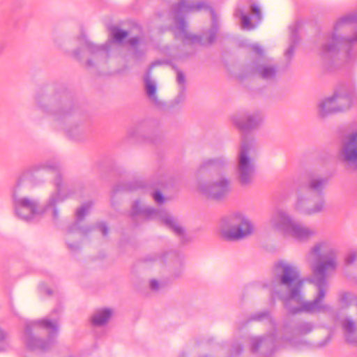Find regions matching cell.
I'll list each match as a JSON object with an SVG mask.
<instances>
[{
	"label": "cell",
	"instance_id": "obj_16",
	"mask_svg": "<svg viewBox=\"0 0 357 357\" xmlns=\"http://www.w3.org/2000/svg\"><path fill=\"white\" fill-rule=\"evenodd\" d=\"M307 262L313 275L328 283L337 267V252L330 242L321 241L312 246Z\"/></svg>",
	"mask_w": 357,
	"mask_h": 357
},
{
	"label": "cell",
	"instance_id": "obj_25",
	"mask_svg": "<svg viewBox=\"0 0 357 357\" xmlns=\"http://www.w3.org/2000/svg\"><path fill=\"white\" fill-rule=\"evenodd\" d=\"M273 225L275 229L296 241L306 242L314 236V231L312 229L294 220L283 211H278L275 213L273 217Z\"/></svg>",
	"mask_w": 357,
	"mask_h": 357
},
{
	"label": "cell",
	"instance_id": "obj_3",
	"mask_svg": "<svg viewBox=\"0 0 357 357\" xmlns=\"http://www.w3.org/2000/svg\"><path fill=\"white\" fill-rule=\"evenodd\" d=\"M61 187L62 175L56 167L41 165L26 171L14 188L16 216L24 221L38 218L54 206Z\"/></svg>",
	"mask_w": 357,
	"mask_h": 357
},
{
	"label": "cell",
	"instance_id": "obj_15",
	"mask_svg": "<svg viewBox=\"0 0 357 357\" xmlns=\"http://www.w3.org/2000/svg\"><path fill=\"white\" fill-rule=\"evenodd\" d=\"M273 305L275 294L271 286L265 282H250L242 289L240 308L248 317L269 314Z\"/></svg>",
	"mask_w": 357,
	"mask_h": 357
},
{
	"label": "cell",
	"instance_id": "obj_17",
	"mask_svg": "<svg viewBox=\"0 0 357 357\" xmlns=\"http://www.w3.org/2000/svg\"><path fill=\"white\" fill-rule=\"evenodd\" d=\"M326 289L327 283L317 279L314 275L301 279L289 300L285 303L286 306L289 307L290 310H294L319 305L325 296Z\"/></svg>",
	"mask_w": 357,
	"mask_h": 357
},
{
	"label": "cell",
	"instance_id": "obj_27",
	"mask_svg": "<svg viewBox=\"0 0 357 357\" xmlns=\"http://www.w3.org/2000/svg\"><path fill=\"white\" fill-rule=\"evenodd\" d=\"M263 12L258 0H239L236 8V20L244 30H254L262 22Z\"/></svg>",
	"mask_w": 357,
	"mask_h": 357
},
{
	"label": "cell",
	"instance_id": "obj_9",
	"mask_svg": "<svg viewBox=\"0 0 357 357\" xmlns=\"http://www.w3.org/2000/svg\"><path fill=\"white\" fill-rule=\"evenodd\" d=\"M145 89L149 99L164 110H173L183 102L185 77L169 61H156L145 74Z\"/></svg>",
	"mask_w": 357,
	"mask_h": 357
},
{
	"label": "cell",
	"instance_id": "obj_33",
	"mask_svg": "<svg viewBox=\"0 0 357 357\" xmlns=\"http://www.w3.org/2000/svg\"><path fill=\"white\" fill-rule=\"evenodd\" d=\"M356 259V252L353 250L347 257L346 261H344V268H342L344 277L349 281L352 282V283H355L357 280Z\"/></svg>",
	"mask_w": 357,
	"mask_h": 357
},
{
	"label": "cell",
	"instance_id": "obj_24",
	"mask_svg": "<svg viewBox=\"0 0 357 357\" xmlns=\"http://www.w3.org/2000/svg\"><path fill=\"white\" fill-rule=\"evenodd\" d=\"M257 148L254 139L246 137L239 148L237 160L238 181L241 185H248L254 179L256 171Z\"/></svg>",
	"mask_w": 357,
	"mask_h": 357
},
{
	"label": "cell",
	"instance_id": "obj_31",
	"mask_svg": "<svg viewBox=\"0 0 357 357\" xmlns=\"http://www.w3.org/2000/svg\"><path fill=\"white\" fill-rule=\"evenodd\" d=\"M331 36L355 45L357 36V22L355 13L348 14V15L340 18L334 26Z\"/></svg>",
	"mask_w": 357,
	"mask_h": 357
},
{
	"label": "cell",
	"instance_id": "obj_35",
	"mask_svg": "<svg viewBox=\"0 0 357 357\" xmlns=\"http://www.w3.org/2000/svg\"><path fill=\"white\" fill-rule=\"evenodd\" d=\"M6 344H7V335L3 330L0 329V351L5 349Z\"/></svg>",
	"mask_w": 357,
	"mask_h": 357
},
{
	"label": "cell",
	"instance_id": "obj_22",
	"mask_svg": "<svg viewBox=\"0 0 357 357\" xmlns=\"http://www.w3.org/2000/svg\"><path fill=\"white\" fill-rule=\"evenodd\" d=\"M219 236L227 241H239L250 237L254 233L252 221L240 213L225 215L217 227Z\"/></svg>",
	"mask_w": 357,
	"mask_h": 357
},
{
	"label": "cell",
	"instance_id": "obj_8",
	"mask_svg": "<svg viewBox=\"0 0 357 357\" xmlns=\"http://www.w3.org/2000/svg\"><path fill=\"white\" fill-rule=\"evenodd\" d=\"M277 333L271 314L248 317L229 346V356H268L275 351Z\"/></svg>",
	"mask_w": 357,
	"mask_h": 357
},
{
	"label": "cell",
	"instance_id": "obj_21",
	"mask_svg": "<svg viewBox=\"0 0 357 357\" xmlns=\"http://www.w3.org/2000/svg\"><path fill=\"white\" fill-rule=\"evenodd\" d=\"M58 331L59 328L53 321L43 319L29 324L24 331L26 346L33 351L47 350L57 338Z\"/></svg>",
	"mask_w": 357,
	"mask_h": 357
},
{
	"label": "cell",
	"instance_id": "obj_4",
	"mask_svg": "<svg viewBox=\"0 0 357 357\" xmlns=\"http://www.w3.org/2000/svg\"><path fill=\"white\" fill-rule=\"evenodd\" d=\"M221 57L229 75L252 91L264 89L277 76L275 66L267 59L263 50L242 37L225 36L221 45Z\"/></svg>",
	"mask_w": 357,
	"mask_h": 357
},
{
	"label": "cell",
	"instance_id": "obj_28",
	"mask_svg": "<svg viewBox=\"0 0 357 357\" xmlns=\"http://www.w3.org/2000/svg\"><path fill=\"white\" fill-rule=\"evenodd\" d=\"M353 105L351 93L344 87L336 89L330 97L326 98L319 105V114L321 118L348 112Z\"/></svg>",
	"mask_w": 357,
	"mask_h": 357
},
{
	"label": "cell",
	"instance_id": "obj_7",
	"mask_svg": "<svg viewBox=\"0 0 357 357\" xmlns=\"http://www.w3.org/2000/svg\"><path fill=\"white\" fill-rule=\"evenodd\" d=\"M172 190L166 185H124L112 191V208L126 216L150 217L172 197Z\"/></svg>",
	"mask_w": 357,
	"mask_h": 357
},
{
	"label": "cell",
	"instance_id": "obj_20",
	"mask_svg": "<svg viewBox=\"0 0 357 357\" xmlns=\"http://www.w3.org/2000/svg\"><path fill=\"white\" fill-rule=\"evenodd\" d=\"M337 321L342 325V333L347 344L356 346V296L352 292H342L338 298Z\"/></svg>",
	"mask_w": 357,
	"mask_h": 357
},
{
	"label": "cell",
	"instance_id": "obj_1",
	"mask_svg": "<svg viewBox=\"0 0 357 357\" xmlns=\"http://www.w3.org/2000/svg\"><path fill=\"white\" fill-rule=\"evenodd\" d=\"M101 22L102 40L76 20H66L54 28V41L85 70L100 76L124 74L139 66L146 54L141 26L130 20L103 18Z\"/></svg>",
	"mask_w": 357,
	"mask_h": 357
},
{
	"label": "cell",
	"instance_id": "obj_14",
	"mask_svg": "<svg viewBox=\"0 0 357 357\" xmlns=\"http://www.w3.org/2000/svg\"><path fill=\"white\" fill-rule=\"evenodd\" d=\"M35 102L43 112L52 116H70L76 109L72 91L57 82L43 84L35 93Z\"/></svg>",
	"mask_w": 357,
	"mask_h": 357
},
{
	"label": "cell",
	"instance_id": "obj_29",
	"mask_svg": "<svg viewBox=\"0 0 357 357\" xmlns=\"http://www.w3.org/2000/svg\"><path fill=\"white\" fill-rule=\"evenodd\" d=\"M305 168L311 179L327 181L333 172L334 164L329 156L311 155L305 162Z\"/></svg>",
	"mask_w": 357,
	"mask_h": 357
},
{
	"label": "cell",
	"instance_id": "obj_26",
	"mask_svg": "<svg viewBox=\"0 0 357 357\" xmlns=\"http://www.w3.org/2000/svg\"><path fill=\"white\" fill-rule=\"evenodd\" d=\"M183 356H229V347L215 338H199L185 347Z\"/></svg>",
	"mask_w": 357,
	"mask_h": 357
},
{
	"label": "cell",
	"instance_id": "obj_19",
	"mask_svg": "<svg viewBox=\"0 0 357 357\" xmlns=\"http://www.w3.org/2000/svg\"><path fill=\"white\" fill-rule=\"evenodd\" d=\"M325 183L326 181L310 179L308 183L298 188L294 202L296 212L308 216L321 213L325 206Z\"/></svg>",
	"mask_w": 357,
	"mask_h": 357
},
{
	"label": "cell",
	"instance_id": "obj_11",
	"mask_svg": "<svg viewBox=\"0 0 357 357\" xmlns=\"http://www.w3.org/2000/svg\"><path fill=\"white\" fill-rule=\"evenodd\" d=\"M175 18L183 34L194 45H210L218 34V18L210 6L202 3H179Z\"/></svg>",
	"mask_w": 357,
	"mask_h": 357
},
{
	"label": "cell",
	"instance_id": "obj_34",
	"mask_svg": "<svg viewBox=\"0 0 357 357\" xmlns=\"http://www.w3.org/2000/svg\"><path fill=\"white\" fill-rule=\"evenodd\" d=\"M112 311L108 308L100 309L93 314V324L95 326H103L112 319Z\"/></svg>",
	"mask_w": 357,
	"mask_h": 357
},
{
	"label": "cell",
	"instance_id": "obj_6",
	"mask_svg": "<svg viewBox=\"0 0 357 357\" xmlns=\"http://www.w3.org/2000/svg\"><path fill=\"white\" fill-rule=\"evenodd\" d=\"M183 269V254L175 250H165L137 260L131 268V284L143 296H155L176 282Z\"/></svg>",
	"mask_w": 357,
	"mask_h": 357
},
{
	"label": "cell",
	"instance_id": "obj_2",
	"mask_svg": "<svg viewBox=\"0 0 357 357\" xmlns=\"http://www.w3.org/2000/svg\"><path fill=\"white\" fill-rule=\"evenodd\" d=\"M66 245L73 256L84 265L97 266L110 262L118 254L122 231L110 218H86L68 229Z\"/></svg>",
	"mask_w": 357,
	"mask_h": 357
},
{
	"label": "cell",
	"instance_id": "obj_36",
	"mask_svg": "<svg viewBox=\"0 0 357 357\" xmlns=\"http://www.w3.org/2000/svg\"><path fill=\"white\" fill-rule=\"evenodd\" d=\"M167 3H174V5H179L181 3V0H166Z\"/></svg>",
	"mask_w": 357,
	"mask_h": 357
},
{
	"label": "cell",
	"instance_id": "obj_10",
	"mask_svg": "<svg viewBox=\"0 0 357 357\" xmlns=\"http://www.w3.org/2000/svg\"><path fill=\"white\" fill-rule=\"evenodd\" d=\"M148 36L154 47L172 59H188L195 52V45L183 34L175 15L158 13L150 20Z\"/></svg>",
	"mask_w": 357,
	"mask_h": 357
},
{
	"label": "cell",
	"instance_id": "obj_5",
	"mask_svg": "<svg viewBox=\"0 0 357 357\" xmlns=\"http://www.w3.org/2000/svg\"><path fill=\"white\" fill-rule=\"evenodd\" d=\"M337 323L335 311L327 306L294 309L284 321L282 335L292 346L321 348L333 337Z\"/></svg>",
	"mask_w": 357,
	"mask_h": 357
},
{
	"label": "cell",
	"instance_id": "obj_12",
	"mask_svg": "<svg viewBox=\"0 0 357 357\" xmlns=\"http://www.w3.org/2000/svg\"><path fill=\"white\" fill-rule=\"evenodd\" d=\"M196 185L204 197L220 202L229 196L231 178L225 158H212L200 165L195 175Z\"/></svg>",
	"mask_w": 357,
	"mask_h": 357
},
{
	"label": "cell",
	"instance_id": "obj_32",
	"mask_svg": "<svg viewBox=\"0 0 357 357\" xmlns=\"http://www.w3.org/2000/svg\"><path fill=\"white\" fill-rule=\"evenodd\" d=\"M356 132L350 133L340 148V160L349 169L355 170L357 165Z\"/></svg>",
	"mask_w": 357,
	"mask_h": 357
},
{
	"label": "cell",
	"instance_id": "obj_13",
	"mask_svg": "<svg viewBox=\"0 0 357 357\" xmlns=\"http://www.w3.org/2000/svg\"><path fill=\"white\" fill-rule=\"evenodd\" d=\"M93 206V198L84 191H73L54 204V222L59 229H68L82 222Z\"/></svg>",
	"mask_w": 357,
	"mask_h": 357
},
{
	"label": "cell",
	"instance_id": "obj_23",
	"mask_svg": "<svg viewBox=\"0 0 357 357\" xmlns=\"http://www.w3.org/2000/svg\"><path fill=\"white\" fill-rule=\"evenodd\" d=\"M353 43L330 36L321 50V61L326 68L337 70L349 61L352 53Z\"/></svg>",
	"mask_w": 357,
	"mask_h": 357
},
{
	"label": "cell",
	"instance_id": "obj_30",
	"mask_svg": "<svg viewBox=\"0 0 357 357\" xmlns=\"http://www.w3.org/2000/svg\"><path fill=\"white\" fill-rule=\"evenodd\" d=\"M231 122L241 132L250 133L261 126L263 114L257 110H240L231 116Z\"/></svg>",
	"mask_w": 357,
	"mask_h": 357
},
{
	"label": "cell",
	"instance_id": "obj_18",
	"mask_svg": "<svg viewBox=\"0 0 357 357\" xmlns=\"http://www.w3.org/2000/svg\"><path fill=\"white\" fill-rule=\"evenodd\" d=\"M301 280L300 269L289 261L280 260L273 265L271 288L275 296L287 302Z\"/></svg>",
	"mask_w": 357,
	"mask_h": 357
}]
</instances>
